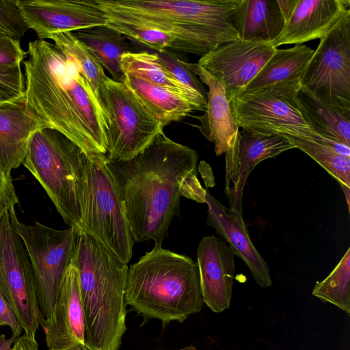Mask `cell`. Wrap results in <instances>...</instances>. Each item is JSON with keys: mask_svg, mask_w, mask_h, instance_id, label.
<instances>
[{"mask_svg": "<svg viewBox=\"0 0 350 350\" xmlns=\"http://www.w3.org/2000/svg\"><path fill=\"white\" fill-rule=\"evenodd\" d=\"M17 338L12 336L7 338L4 334L0 336V350H12V345L14 343Z\"/></svg>", "mask_w": 350, "mask_h": 350, "instance_id": "cell-39", "label": "cell"}, {"mask_svg": "<svg viewBox=\"0 0 350 350\" xmlns=\"http://www.w3.org/2000/svg\"><path fill=\"white\" fill-rule=\"evenodd\" d=\"M0 290L25 334L35 338L43 318L26 248L11 226L10 214L0 219Z\"/></svg>", "mask_w": 350, "mask_h": 350, "instance_id": "cell-12", "label": "cell"}, {"mask_svg": "<svg viewBox=\"0 0 350 350\" xmlns=\"http://www.w3.org/2000/svg\"><path fill=\"white\" fill-rule=\"evenodd\" d=\"M102 10L116 12L169 34L175 51L205 55L239 36L229 22L241 0H94Z\"/></svg>", "mask_w": 350, "mask_h": 350, "instance_id": "cell-4", "label": "cell"}, {"mask_svg": "<svg viewBox=\"0 0 350 350\" xmlns=\"http://www.w3.org/2000/svg\"><path fill=\"white\" fill-rule=\"evenodd\" d=\"M312 295L350 315V247L332 271L316 282Z\"/></svg>", "mask_w": 350, "mask_h": 350, "instance_id": "cell-29", "label": "cell"}, {"mask_svg": "<svg viewBox=\"0 0 350 350\" xmlns=\"http://www.w3.org/2000/svg\"><path fill=\"white\" fill-rule=\"evenodd\" d=\"M230 148L224 153L226 159L225 193L230 208L242 215V197L246 180L260 161L273 158L295 148L280 133H262L242 129Z\"/></svg>", "mask_w": 350, "mask_h": 350, "instance_id": "cell-14", "label": "cell"}, {"mask_svg": "<svg viewBox=\"0 0 350 350\" xmlns=\"http://www.w3.org/2000/svg\"><path fill=\"white\" fill-rule=\"evenodd\" d=\"M125 302L145 318L184 322L204 304L197 263L154 245L129 268Z\"/></svg>", "mask_w": 350, "mask_h": 350, "instance_id": "cell-5", "label": "cell"}, {"mask_svg": "<svg viewBox=\"0 0 350 350\" xmlns=\"http://www.w3.org/2000/svg\"><path fill=\"white\" fill-rule=\"evenodd\" d=\"M232 249L221 238L206 236L197 250V265L203 302L214 312L230 307L235 273Z\"/></svg>", "mask_w": 350, "mask_h": 350, "instance_id": "cell-16", "label": "cell"}, {"mask_svg": "<svg viewBox=\"0 0 350 350\" xmlns=\"http://www.w3.org/2000/svg\"><path fill=\"white\" fill-rule=\"evenodd\" d=\"M9 214L11 226L21 239L29 258L42 321H49L72 262L77 233L71 228L57 230L38 221L26 224L18 219L15 211Z\"/></svg>", "mask_w": 350, "mask_h": 350, "instance_id": "cell-9", "label": "cell"}, {"mask_svg": "<svg viewBox=\"0 0 350 350\" xmlns=\"http://www.w3.org/2000/svg\"><path fill=\"white\" fill-rule=\"evenodd\" d=\"M206 203L208 205L206 224L245 262L258 286H271L272 280L269 266L253 245L243 216L222 205L208 191Z\"/></svg>", "mask_w": 350, "mask_h": 350, "instance_id": "cell-20", "label": "cell"}, {"mask_svg": "<svg viewBox=\"0 0 350 350\" xmlns=\"http://www.w3.org/2000/svg\"><path fill=\"white\" fill-rule=\"evenodd\" d=\"M180 350H197L196 348L193 345L187 346L180 349Z\"/></svg>", "mask_w": 350, "mask_h": 350, "instance_id": "cell-41", "label": "cell"}, {"mask_svg": "<svg viewBox=\"0 0 350 350\" xmlns=\"http://www.w3.org/2000/svg\"><path fill=\"white\" fill-rule=\"evenodd\" d=\"M23 61L25 100L44 127L86 153L106 155L107 122L99 98L76 64L46 40L30 41Z\"/></svg>", "mask_w": 350, "mask_h": 350, "instance_id": "cell-1", "label": "cell"}, {"mask_svg": "<svg viewBox=\"0 0 350 350\" xmlns=\"http://www.w3.org/2000/svg\"><path fill=\"white\" fill-rule=\"evenodd\" d=\"M27 55L19 40L0 33V67L21 65Z\"/></svg>", "mask_w": 350, "mask_h": 350, "instance_id": "cell-34", "label": "cell"}, {"mask_svg": "<svg viewBox=\"0 0 350 350\" xmlns=\"http://www.w3.org/2000/svg\"><path fill=\"white\" fill-rule=\"evenodd\" d=\"M300 85V81L278 83L241 93L231 102L238 126L258 133L312 139L315 133L293 99Z\"/></svg>", "mask_w": 350, "mask_h": 350, "instance_id": "cell-11", "label": "cell"}, {"mask_svg": "<svg viewBox=\"0 0 350 350\" xmlns=\"http://www.w3.org/2000/svg\"><path fill=\"white\" fill-rule=\"evenodd\" d=\"M49 39L53 42V44L62 54L70 57L76 64L99 98L100 85L107 76L93 51L79 40L72 32L55 33Z\"/></svg>", "mask_w": 350, "mask_h": 350, "instance_id": "cell-28", "label": "cell"}, {"mask_svg": "<svg viewBox=\"0 0 350 350\" xmlns=\"http://www.w3.org/2000/svg\"><path fill=\"white\" fill-rule=\"evenodd\" d=\"M98 95L107 126V160L131 159L163 132L161 121L123 82L107 77Z\"/></svg>", "mask_w": 350, "mask_h": 350, "instance_id": "cell-8", "label": "cell"}, {"mask_svg": "<svg viewBox=\"0 0 350 350\" xmlns=\"http://www.w3.org/2000/svg\"><path fill=\"white\" fill-rule=\"evenodd\" d=\"M0 326H8L12 335L18 338L23 328L19 323L17 317L7 299L0 290Z\"/></svg>", "mask_w": 350, "mask_h": 350, "instance_id": "cell-37", "label": "cell"}, {"mask_svg": "<svg viewBox=\"0 0 350 350\" xmlns=\"http://www.w3.org/2000/svg\"><path fill=\"white\" fill-rule=\"evenodd\" d=\"M18 204L11 174H8L0 166V219L5 212L15 211Z\"/></svg>", "mask_w": 350, "mask_h": 350, "instance_id": "cell-35", "label": "cell"}, {"mask_svg": "<svg viewBox=\"0 0 350 350\" xmlns=\"http://www.w3.org/2000/svg\"><path fill=\"white\" fill-rule=\"evenodd\" d=\"M314 52V50L306 44H296L283 49L276 48L244 92L278 83L300 81Z\"/></svg>", "mask_w": 350, "mask_h": 350, "instance_id": "cell-25", "label": "cell"}, {"mask_svg": "<svg viewBox=\"0 0 350 350\" xmlns=\"http://www.w3.org/2000/svg\"><path fill=\"white\" fill-rule=\"evenodd\" d=\"M293 99L313 133L350 146V116L325 104L302 85Z\"/></svg>", "mask_w": 350, "mask_h": 350, "instance_id": "cell-24", "label": "cell"}, {"mask_svg": "<svg viewBox=\"0 0 350 350\" xmlns=\"http://www.w3.org/2000/svg\"><path fill=\"white\" fill-rule=\"evenodd\" d=\"M64 350H88L85 344H78Z\"/></svg>", "mask_w": 350, "mask_h": 350, "instance_id": "cell-40", "label": "cell"}, {"mask_svg": "<svg viewBox=\"0 0 350 350\" xmlns=\"http://www.w3.org/2000/svg\"><path fill=\"white\" fill-rule=\"evenodd\" d=\"M120 64L124 74H131L154 85L182 94L191 100L200 111H205L207 98L178 82L161 64L154 53L148 51L126 53L122 55Z\"/></svg>", "mask_w": 350, "mask_h": 350, "instance_id": "cell-27", "label": "cell"}, {"mask_svg": "<svg viewBox=\"0 0 350 350\" xmlns=\"http://www.w3.org/2000/svg\"><path fill=\"white\" fill-rule=\"evenodd\" d=\"M87 153L69 138L44 127L31 136L22 163L77 234L83 230L87 200Z\"/></svg>", "mask_w": 350, "mask_h": 350, "instance_id": "cell-6", "label": "cell"}, {"mask_svg": "<svg viewBox=\"0 0 350 350\" xmlns=\"http://www.w3.org/2000/svg\"><path fill=\"white\" fill-rule=\"evenodd\" d=\"M48 350L85 344V316L79 273L70 264L62 281L51 319L41 324Z\"/></svg>", "mask_w": 350, "mask_h": 350, "instance_id": "cell-17", "label": "cell"}, {"mask_svg": "<svg viewBox=\"0 0 350 350\" xmlns=\"http://www.w3.org/2000/svg\"><path fill=\"white\" fill-rule=\"evenodd\" d=\"M284 135L287 139L338 180L340 186L350 188V157L339 154L330 147L309 138Z\"/></svg>", "mask_w": 350, "mask_h": 350, "instance_id": "cell-30", "label": "cell"}, {"mask_svg": "<svg viewBox=\"0 0 350 350\" xmlns=\"http://www.w3.org/2000/svg\"><path fill=\"white\" fill-rule=\"evenodd\" d=\"M29 29L38 40L55 33L107 25L108 18L94 1L17 0Z\"/></svg>", "mask_w": 350, "mask_h": 350, "instance_id": "cell-15", "label": "cell"}, {"mask_svg": "<svg viewBox=\"0 0 350 350\" xmlns=\"http://www.w3.org/2000/svg\"><path fill=\"white\" fill-rule=\"evenodd\" d=\"M197 152L163 132L144 151L126 161H108L107 167L124 204L133 240L161 245L179 215L180 186L197 174Z\"/></svg>", "mask_w": 350, "mask_h": 350, "instance_id": "cell-2", "label": "cell"}, {"mask_svg": "<svg viewBox=\"0 0 350 350\" xmlns=\"http://www.w3.org/2000/svg\"><path fill=\"white\" fill-rule=\"evenodd\" d=\"M229 22L239 39L270 42L281 32L285 21L278 0H241Z\"/></svg>", "mask_w": 350, "mask_h": 350, "instance_id": "cell-22", "label": "cell"}, {"mask_svg": "<svg viewBox=\"0 0 350 350\" xmlns=\"http://www.w3.org/2000/svg\"><path fill=\"white\" fill-rule=\"evenodd\" d=\"M42 128L25 97L0 103V166L8 174L23 163L31 136Z\"/></svg>", "mask_w": 350, "mask_h": 350, "instance_id": "cell-21", "label": "cell"}, {"mask_svg": "<svg viewBox=\"0 0 350 350\" xmlns=\"http://www.w3.org/2000/svg\"><path fill=\"white\" fill-rule=\"evenodd\" d=\"M319 40L301 85L325 104L350 116V13Z\"/></svg>", "mask_w": 350, "mask_h": 350, "instance_id": "cell-10", "label": "cell"}, {"mask_svg": "<svg viewBox=\"0 0 350 350\" xmlns=\"http://www.w3.org/2000/svg\"><path fill=\"white\" fill-rule=\"evenodd\" d=\"M349 13L350 0H296L281 32L269 43L278 48L320 39Z\"/></svg>", "mask_w": 350, "mask_h": 350, "instance_id": "cell-18", "label": "cell"}, {"mask_svg": "<svg viewBox=\"0 0 350 350\" xmlns=\"http://www.w3.org/2000/svg\"><path fill=\"white\" fill-rule=\"evenodd\" d=\"M28 29L17 0H0V33L20 40Z\"/></svg>", "mask_w": 350, "mask_h": 350, "instance_id": "cell-33", "label": "cell"}, {"mask_svg": "<svg viewBox=\"0 0 350 350\" xmlns=\"http://www.w3.org/2000/svg\"><path fill=\"white\" fill-rule=\"evenodd\" d=\"M25 79L21 65L0 67V103L25 97Z\"/></svg>", "mask_w": 350, "mask_h": 350, "instance_id": "cell-32", "label": "cell"}, {"mask_svg": "<svg viewBox=\"0 0 350 350\" xmlns=\"http://www.w3.org/2000/svg\"><path fill=\"white\" fill-rule=\"evenodd\" d=\"M123 83L161 121L164 126L189 116L198 107L186 96L125 73Z\"/></svg>", "mask_w": 350, "mask_h": 350, "instance_id": "cell-23", "label": "cell"}, {"mask_svg": "<svg viewBox=\"0 0 350 350\" xmlns=\"http://www.w3.org/2000/svg\"><path fill=\"white\" fill-rule=\"evenodd\" d=\"M78 270L88 350H120L126 331L125 291L129 267L83 232L72 262Z\"/></svg>", "mask_w": 350, "mask_h": 350, "instance_id": "cell-3", "label": "cell"}, {"mask_svg": "<svg viewBox=\"0 0 350 350\" xmlns=\"http://www.w3.org/2000/svg\"><path fill=\"white\" fill-rule=\"evenodd\" d=\"M207 190L201 185L197 174L188 176L180 186V196L200 203H206Z\"/></svg>", "mask_w": 350, "mask_h": 350, "instance_id": "cell-36", "label": "cell"}, {"mask_svg": "<svg viewBox=\"0 0 350 350\" xmlns=\"http://www.w3.org/2000/svg\"><path fill=\"white\" fill-rule=\"evenodd\" d=\"M185 63L200 78V81L208 87L207 105L204 113L195 116L200 124L194 126L214 144L216 155L220 156L230 148L239 132L226 89L221 81L198 64Z\"/></svg>", "mask_w": 350, "mask_h": 350, "instance_id": "cell-19", "label": "cell"}, {"mask_svg": "<svg viewBox=\"0 0 350 350\" xmlns=\"http://www.w3.org/2000/svg\"><path fill=\"white\" fill-rule=\"evenodd\" d=\"M87 154L88 193L82 232L128 264L134 240L124 204L106 163V155Z\"/></svg>", "mask_w": 350, "mask_h": 350, "instance_id": "cell-7", "label": "cell"}, {"mask_svg": "<svg viewBox=\"0 0 350 350\" xmlns=\"http://www.w3.org/2000/svg\"><path fill=\"white\" fill-rule=\"evenodd\" d=\"M12 350H39V347L35 338L24 334L17 338Z\"/></svg>", "mask_w": 350, "mask_h": 350, "instance_id": "cell-38", "label": "cell"}, {"mask_svg": "<svg viewBox=\"0 0 350 350\" xmlns=\"http://www.w3.org/2000/svg\"><path fill=\"white\" fill-rule=\"evenodd\" d=\"M161 64L181 84L190 90L207 98L208 91L197 76L185 65V61L180 59L170 50L152 51Z\"/></svg>", "mask_w": 350, "mask_h": 350, "instance_id": "cell-31", "label": "cell"}, {"mask_svg": "<svg viewBox=\"0 0 350 350\" xmlns=\"http://www.w3.org/2000/svg\"><path fill=\"white\" fill-rule=\"evenodd\" d=\"M94 53L98 62L118 82H123L124 74L120 68L123 54L139 51L131 40L106 25L72 32Z\"/></svg>", "mask_w": 350, "mask_h": 350, "instance_id": "cell-26", "label": "cell"}, {"mask_svg": "<svg viewBox=\"0 0 350 350\" xmlns=\"http://www.w3.org/2000/svg\"><path fill=\"white\" fill-rule=\"evenodd\" d=\"M275 49L269 42L239 39L219 44L197 64L222 83L231 103L244 92Z\"/></svg>", "mask_w": 350, "mask_h": 350, "instance_id": "cell-13", "label": "cell"}]
</instances>
